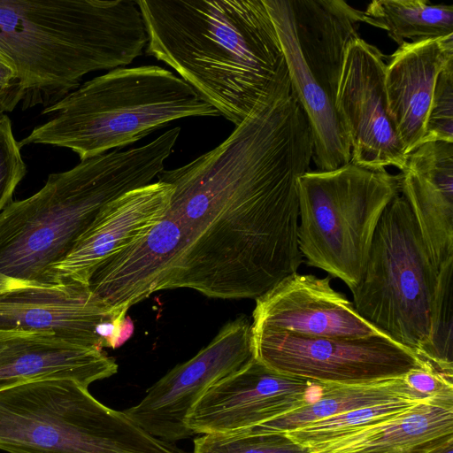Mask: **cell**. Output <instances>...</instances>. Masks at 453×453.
Here are the masks:
<instances>
[{
	"label": "cell",
	"mask_w": 453,
	"mask_h": 453,
	"mask_svg": "<svg viewBox=\"0 0 453 453\" xmlns=\"http://www.w3.org/2000/svg\"><path fill=\"white\" fill-rule=\"evenodd\" d=\"M312 157L311 126L292 95L260 105L218 147L158 174L173 187L168 210L108 259L111 279L134 302L174 288L263 296L303 263L298 181Z\"/></svg>",
	"instance_id": "1"
},
{
	"label": "cell",
	"mask_w": 453,
	"mask_h": 453,
	"mask_svg": "<svg viewBox=\"0 0 453 453\" xmlns=\"http://www.w3.org/2000/svg\"><path fill=\"white\" fill-rule=\"evenodd\" d=\"M146 53L172 67L235 127L291 94L285 57L263 0H137Z\"/></svg>",
	"instance_id": "2"
},
{
	"label": "cell",
	"mask_w": 453,
	"mask_h": 453,
	"mask_svg": "<svg viewBox=\"0 0 453 453\" xmlns=\"http://www.w3.org/2000/svg\"><path fill=\"white\" fill-rule=\"evenodd\" d=\"M147 42L135 1L0 0V58L16 74L0 112L50 107L86 74L131 64Z\"/></svg>",
	"instance_id": "3"
},
{
	"label": "cell",
	"mask_w": 453,
	"mask_h": 453,
	"mask_svg": "<svg viewBox=\"0 0 453 453\" xmlns=\"http://www.w3.org/2000/svg\"><path fill=\"white\" fill-rule=\"evenodd\" d=\"M180 134L176 127L142 146L81 160L50 173L31 196L10 203L0 212V272L32 283L58 284L55 265L107 203L151 183L165 170Z\"/></svg>",
	"instance_id": "4"
},
{
	"label": "cell",
	"mask_w": 453,
	"mask_h": 453,
	"mask_svg": "<svg viewBox=\"0 0 453 453\" xmlns=\"http://www.w3.org/2000/svg\"><path fill=\"white\" fill-rule=\"evenodd\" d=\"M42 114L50 118L19 141L21 148H66L81 160L132 144L177 119L219 116L185 81L157 65L110 70Z\"/></svg>",
	"instance_id": "5"
},
{
	"label": "cell",
	"mask_w": 453,
	"mask_h": 453,
	"mask_svg": "<svg viewBox=\"0 0 453 453\" xmlns=\"http://www.w3.org/2000/svg\"><path fill=\"white\" fill-rule=\"evenodd\" d=\"M288 69L291 95L307 116L319 171L350 162L335 101L345 54L362 12L342 0H263Z\"/></svg>",
	"instance_id": "6"
},
{
	"label": "cell",
	"mask_w": 453,
	"mask_h": 453,
	"mask_svg": "<svg viewBox=\"0 0 453 453\" xmlns=\"http://www.w3.org/2000/svg\"><path fill=\"white\" fill-rule=\"evenodd\" d=\"M67 379L0 391V449L7 453H188Z\"/></svg>",
	"instance_id": "7"
},
{
	"label": "cell",
	"mask_w": 453,
	"mask_h": 453,
	"mask_svg": "<svg viewBox=\"0 0 453 453\" xmlns=\"http://www.w3.org/2000/svg\"><path fill=\"white\" fill-rule=\"evenodd\" d=\"M399 194L398 175L351 162L300 177L298 242L306 264L356 287L381 214Z\"/></svg>",
	"instance_id": "8"
},
{
	"label": "cell",
	"mask_w": 453,
	"mask_h": 453,
	"mask_svg": "<svg viewBox=\"0 0 453 453\" xmlns=\"http://www.w3.org/2000/svg\"><path fill=\"white\" fill-rule=\"evenodd\" d=\"M439 268L402 195L387 205L376 226L364 273L350 289L357 312L417 356L428 338Z\"/></svg>",
	"instance_id": "9"
},
{
	"label": "cell",
	"mask_w": 453,
	"mask_h": 453,
	"mask_svg": "<svg viewBox=\"0 0 453 453\" xmlns=\"http://www.w3.org/2000/svg\"><path fill=\"white\" fill-rule=\"evenodd\" d=\"M253 357L268 368L317 384H360L403 377L425 360L385 334L318 337L252 330Z\"/></svg>",
	"instance_id": "10"
},
{
	"label": "cell",
	"mask_w": 453,
	"mask_h": 453,
	"mask_svg": "<svg viewBox=\"0 0 453 453\" xmlns=\"http://www.w3.org/2000/svg\"><path fill=\"white\" fill-rule=\"evenodd\" d=\"M253 357L251 323L240 316L226 323L191 359L153 384L142 400L124 413L150 435L175 442L194 435L189 413L206 391Z\"/></svg>",
	"instance_id": "11"
},
{
	"label": "cell",
	"mask_w": 453,
	"mask_h": 453,
	"mask_svg": "<svg viewBox=\"0 0 453 453\" xmlns=\"http://www.w3.org/2000/svg\"><path fill=\"white\" fill-rule=\"evenodd\" d=\"M379 49L360 36L349 45L335 107L350 146V162L370 168L401 170L407 153L391 117Z\"/></svg>",
	"instance_id": "12"
},
{
	"label": "cell",
	"mask_w": 453,
	"mask_h": 453,
	"mask_svg": "<svg viewBox=\"0 0 453 453\" xmlns=\"http://www.w3.org/2000/svg\"><path fill=\"white\" fill-rule=\"evenodd\" d=\"M319 386L277 372L253 357L206 391L187 424L194 434L245 432L313 400L310 395Z\"/></svg>",
	"instance_id": "13"
},
{
	"label": "cell",
	"mask_w": 453,
	"mask_h": 453,
	"mask_svg": "<svg viewBox=\"0 0 453 453\" xmlns=\"http://www.w3.org/2000/svg\"><path fill=\"white\" fill-rule=\"evenodd\" d=\"M99 299L88 285L67 280L33 284L0 294V331L53 334L71 342L103 349L98 327L125 318Z\"/></svg>",
	"instance_id": "14"
},
{
	"label": "cell",
	"mask_w": 453,
	"mask_h": 453,
	"mask_svg": "<svg viewBox=\"0 0 453 453\" xmlns=\"http://www.w3.org/2000/svg\"><path fill=\"white\" fill-rule=\"evenodd\" d=\"M331 276L293 273L256 298L252 330L266 329L318 337L384 334L364 319Z\"/></svg>",
	"instance_id": "15"
},
{
	"label": "cell",
	"mask_w": 453,
	"mask_h": 453,
	"mask_svg": "<svg viewBox=\"0 0 453 453\" xmlns=\"http://www.w3.org/2000/svg\"><path fill=\"white\" fill-rule=\"evenodd\" d=\"M173 187L157 180L130 190L107 203L53 271L58 284L88 285L96 269L108 257L146 236L162 219Z\"/></svg>",
	"instance_id": "16"
},
{
	"label": "cell",
	"mask_w": 453,
	"mask_h": 453,
	"mask_svg": "<svg viewBox=\"0 0 453 453\" xmlns=\"http://www.w3.org/2000/svg\"><path fill=\"white\" fill-rule=\"evenodd\" d=\"M117 372V363L103 349L53 334L0 331V391L50 379L73 380L88 388Z\"/></svg>",
	"instance_id": "17"
},
{
	"label": "cell",
	"mask_w": 453,
	"mask_h": 453,
	"mask_svg": "<svg viewBox=\"0 0 453 453\" xmlns=\"http://www.w3.org/2000/svg\"><path fill=\"white\" fill-rule=\"evenodd\" d=\"M400 171V193L440 269L453 257V142L420 144L407 155Z\"/></svg>",
	"instance_id": "18"
},
{
	"label": "cell",
	"mask_w": 453,
	"mask_h": 453,
	"mask_svg": "<svg viewBox=\"0 0 453 453\" xmlns=\"http://www.w3.org/2000/svg\"><path fill=\"white\" fill-rule=\"evenodd\" d=\"M453 61V34L406 42L385 66L389 111L406 153L422 144L426 120L440 72Z\"/></svg>",
	"instance_id": "19"
},
{
	"label": "cell",
	"mask_w": 453,
	"mask_h": 453,
	"mask_svg": "<svg viewBox=\"0 0 453 453\" xmlns=\"http://www.w3.org/2000/svg\"><path fill=\"white\" fill-rule=\"evenodd\" d=\"M453 439V403L426 400L390 418L307 449L308 453H426Z\"/></svg>",
	"instance_id": "20"
},
{
	"label": "cell",
	"mask_w": 453,
	"mask_h": 453,
	"mask_svg": "<svg viewBox=\"0 0 453 453\" xmlns=\"http://www.w3.org/2000/svg\"><path fill=\"white\" fill-rule=\"evenodd\" d=\"M319 396L273 420L257 426L249 433L285 434L307 424L345 411L398 401H423L403 377L360 384H319ZM241 433V432H240Z\"/></svg>",
	"instance_id": "21"
},
{
	"label": "cell",
	"mask_w": 453,
	"mask_h": 453,
	"mask_svg": "<svg viewBox=\"0 0 453 453\" xmlns=\"http://www.w3.org/2000/svg\"><path fill=\"white\" fill-rule=\"evenodd\" d=\"M362 22L387 31L396 43L453 34V5L427 0H374L362 12Z\"/></svg>",
	"instance_id": "22"
},
{
	"label": "cell",
	"mask_w": 453,
	"mask_h": 453,
	"mask_svg": "<svg viewBox=\"0 0 453 453\" xmlns=\"http://www.w3.org/2000/svg\"><path fill=\"white\" fill-rule=\"evenodd\" d=\"M423 401L388 402L345 411L307 424L285 434L308 449L400 414Z\"/></svg>",
	"instance_id": "23"
},
{
	"label": "cell",
	"mask_w": 453,
	"mask_h": 453,
	"mask_svg": "<svg viewBox=\"0 0 453 453\" xmlns=\"http://www.w3.org/2000/svg\"><path fill=\"white\" fill-rule=\"evenodd\" d=\"M453 257L441 265L429 314L427 342L418 357L453 372Z\"/></svg>",
	"instance_id": "24"
},
{
	"label": "cell",
	"mask_w": 453,
	"mask_h": 453,
	"mask_svg": "<svg viewBox=\"0 0 453 453\" xmlns=\"http://www.w3.org/2000/svg\"><path fill=\"white\" fill-rule=\"evenodd\" d=\"M192 453H308L285 434H207L196 437Z\"/></svg>",
	"instance_id": "25"
},
{
	"label": "cell",
	"mask_w": 453,
	"mask_h": 453,
	"mask_svg": "<svg viewBox=\"0 0 453 453\" xmlns=\"http://www.w3.org/2000/svg\"><path fill=\"white\" fill-rule=\"evenodd\" d=\"M453 142V61L438 74L426 120L423 142Z\"/></svg>",
	"instance_id": "26"
},
{
	"label": "cell",
	"mask_w": 453,
	"mask_h": 453,
	"mask_svg": "<svg viewBox=\"0 0 453 453\" xmlns=\"http://www.w3.org/2000/svg\"><path fill=\"white\" fill-rule=\"evenodd\" d=\"M27 171L12 121L6 113L0 112V212L13 201V194Z\"/></svg>",
	"instance_id": "27"
},
{
	"label": "cell",
	"mask_w": 453,
	"mask_h": 453,
	"mask_svg": "<svg viewBox=\"0 0 453 453\" xmlns=\"http://www.w3.org/2000/svg\"><path fill=\"white\" fill-rule=\"evenodd\" d=\"M403 379L423 399L453 403V372L441 370L425 360L423 365L409 371Z\"/></svg>",
	"instance_id": "28"
},
{
	"label": "cell",
	"mask_w": 453,
	"mask_h": 453,
	"mask_svg": "<svg viewBox=\"0 0 453 453\" xmlns=\"http://www.w3.org/2000/svg\"><path fill=\"white\" fill-rule=\"evenodd\" d=\"M15 78L16 74L12 67L0 58V95L11 87Z\"/></svg>",
	"instance_id": "29"
},
{
	"label": "cell",
	"mask_w": 453,
	"mask_h": 453,
	"mask_svg": "<svg viewBox=\"0 0 453 453\" xmlns=\"http://www.w3.org/2000/svg\"><path fill=\"white\" fill-rule=\"evenodd\" d=\"M33 284L29 281L20 280L15 278H12L0 272V294L23 287H27Z\"/></svg>",
	"instance_id": "30"
},
{
	"label": "cell",
	"mask_w": 453,
	"mask_h": 453,
	"mask_svg": "<svg viewBox=\"0 0 453 453\" xmlns=\"http://www.w3.org/2000/svg\"><path fill=\"white\" fill-rule=\"evenodd\" d=\"M426 453H453V439L438 445Z\"/></svg>",
	"instance_id": "31"
}]
</instances>
